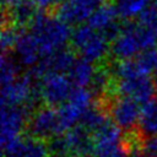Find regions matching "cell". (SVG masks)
I'll return each instance as SVG.
<instances>
[{
	"instance_id": "obj_1",
	"label": "cell",
	"mask_w": 157,
	"mask_h": 157,
	"mask_svg": "<svg viewBox=\"0 0 157 157\" xmlns=\"http://www.w3.org/2000/svg\"><path fill=\"white\" fill-rule=\"evenodd\" d=\"M31 33L36 38L42 58L64 49L71 39L72 31L59 16H52L45 12H37L31 22Z\"/></svg>"
},
{
	"instance_id": "obj_2",
	"label": "cell",
	"mask_w": 157,
	"mask_h": 157,
	"mask_svg": "<svg viewBox=\"0 0 157 157\" xmlns=\"http://www.w3.org/2000/svg\"><path fill=\"white\" fill-rule=\"evenodd\" d=\"M157 32L141 23L128 22L121 26L118 37L110 44V53L117 60L134 59L142 52L155 48Z\"/></svg>"
},
{
	"instance_id": "obj_3",
	"label": "cell",
	"mask_w": 157,
	"mask_h": 157,
	"mask_svg": "<svg viewBox=\"0 0 157 157\" xmlns=\"http://www.w3.org/2000/svg\"><path fill=\"white\" fill-rule=\"evenodd\" d=\"M70 42L80 58L92 64L104 61L110 53L109 40L88 25L77 26L72 31Z\"/></svg>"
},
{
	"instance_id": "obj_4",
	"label": "cell",
	"mask_w": 157,
	"mask_h": 157,
	"mask_svg": "<svg viewBox=\"0 0 157 157\" xmlns=\"http://www.w3.org/2000/svg\"><path fill=\"white\" fill-rule=\"evenodd\" d=\"M92 157H125L131 155L119 129L109 118L99 129L92 134Z\"/></svg>"
},
{
	"instance_id": "obj_5",
	"label": "cell",
	"mask_w": 157,
	"mask_h": 157,
	"mask_svg": "<svg viewBox=\"0 0 157 157\" xmlns=\"http://www.w3.org/2000/svg\"><path fill=\"white\" fill-rule=\"evenodd\" d=\"M31 114L32 113L22 105H1L0 142L2 153L22 139V131L27 128Z\"/></svg>"
},
{
	"instance_id": "obj_6",
	"label": "cell",
	"mask_w": 157,
	"mask_h": 157,
	"mask_svg": "<svg viewBox=\"0 0 157 157\" xmlns=\"http://www.w3.org/2000/svg\"><path fill=\"white\" fill-rule=\"evenodd\" d=\"M27 130L29 136L42 141H52L65 132L58 109L49 105H43L34 109V112L29 115Z\"/></svg>"
},
{
	"instance_id": "obj_7",
	"label": "cell",
	"mask_w": 157,
	"mask_h": 157,
	"mask_svg": "<svg viewBox=\"0 0 157 157\" xmlns=\"http://www.w3.org/2000/svg\"><path fill=\"white\" fill-rule=\"evenodd\" d=\"M103 105L108 109V115L113 120V123L123 131H126L129 134L139 128L141 105L136 101L129 97L118 96L112 98Z\"/></svg>"
},
{
	"instance_id": "obj_8",
	"label": "cell",
	"mask_w": 157,
	"mask_h": 157,
	"mask_svg": "<svg viewBox=\"0 0 157 157\" xmlns=\"http://www.w3.org/2000/svg\"><path fill=\"white\" fill-rule=\"evenodd\" d=\"M76 87L66 74H45L39 82L42 102L49 107H61L71 96Z\"/></svg>"
},
{
	"instance_id": "obj_9",
	"label": "cell",
	"mask_w": 157,
	"mask_h": 157,
	"mask_svg": "<svg viewBox=\"0 0 157 157\" xmlns=\"http://www.w3.org/2000/svg\"><path fill=\"white\" fill-rule=\"evenodd\" d=\"M93 93L88 88H78L76 87L71 93L70 98L58 108L60 121L64 131L80 125L82 117L88 110L90 107L93 105Z\"/></svg>"
},
{
	"instance_id": "obj_10",
	"label": "cell",
	"mask_w": 157,
	"mask_h": 157,
	"mask_svg": "<svg viewBox=\"0 0 157 157\" xmlns=\"http://www.w3.org/2000/svg\"><path fill=\"white\" fill-rule=\"evenodd\" d=\"M114 92L118 96L129 97L141 105L152 101L156 87L150 75H136L126 78H114Z\"/></svg>"
},
{
	"instance_id": "obj_11",
	"label": "cell",
	"mask_w": 157,
	"mask_h": 157,
	"mask_svg": "<svg viewBox=\"0 0 157 157\" xmlns=\"http://www.w3.org/2000/svg\"><path fill=\"white\" fill-rule=\"evenodd\" d=\"M102 5V0H64L58 7V16L67 25H82Z\"/></svg>"
},
{
	"instance_id": "obj_12",
	"label": "cell",
	"mask_w": 157,
	"mask_h": 157,
	"mask_svg": "<svg viewBox=\"0 0 157 157\" xmlns=\"http://www.w3.org/2000/svg\"><path fill=\"white\" fill-rule=\"evenodd\" d=\"M118 13L113 5L102 4L88 18V26L101 32L108 40H114L121 31V26L117 21Z\"/></svg>"
},
{
	"instance_id": "obj_13",
	"label": "cell",
	"mask_w": 157,
	"mask_h": 157,
	"mask_svg": "<svg viewBox=\"0 0 157 157\" xmlns=\"http://www.w3.org/2000/svg\"><path fill=\"white\" fill-rule=\"evenodd\" d=\"M13 50H15L13 56L22 66L32 69L36 65H38L40 61L39 59L42 58V54L38 43L31 32H25V31L20 32Z\"/></svg>"
},
{
	"instance_id": "obj_14",
	"label": "cell",
	"mask_w": 157,
	"mask_h": 157,
	"mask_svg": "<svg viewBox=\"0 0 157 157\" xmlns=\"http://www.w3.org/2000/svg\"><path fill=\"white\" fill-rule=\"evenodd\" d=\"M49 145L36 137H22L13 147L4 152V157H49Z\"/></svg>"
},
{
	"instance_id": "obj_15",
	"label": "cell",
	"mask_w": 157,
	"mask_h": 157,
	"mask_svg": "<svg viewBox=\"0 0 157 157\" xmlns=\"http://www.w3.org/2000/svg\"><path fill=\"white\" fill-rule=\"evenodd\" d=\"M94 72H96L94 64L82 58H76L66 75L71 80L75 87L86 88V86L90 87L92 78L94 76Z\"/></svg>"
},
{
	"instance_id": "obj_16",
	"label": "cell",
	"mask_w": 157,
	"mask_h": 157,
	"mask_svg": "<svg viewBox=\"0 0 157 157\" xmlns=\"http://www.w3.org/2000/svg\"><path fill=\"white\" fill-rule=\"evenodd\" d=\"M139 131L142 136H157V101L152 99L141 105Z\"/></svg>"
},
{
	"instance_id": "obj_17",
	"label": "cell",
	"mask_w": 157,
	"mask_h": 157,
	"mask_svg": "<svg viewBox=\"0 0 157 157\" xmlns=\"http://www.w3.org/2000/svg\"><path fill=\"white\" fill-rule=\"evenodd\" d=\"M151 4L152 0H113V6L118 17L123 20L139 17Z\"/></svg>"
},
{
	"instance_id": "obj_18",
	"label": "cell",
	"mask_w": 157,
	"mask_h": 157,
	"mask_svg": "<svg viewBox=\"0 0 157 157\" xmlns=\"http://www.w3.org/2000/svg\"><path fill=\"white\" fill-rule=\"evenodd\" d=\"M34 5L29 0H23L13 7L9 9V23H13L15 27L31 25L37 12L34 11Z\"/></svg>"
},
{
	"instance_id": "obj_19",
	"label": "cell",
	"mask_w": 157,
	"mask_h": 157,
	"mask_svg": "<svg viewBox=\"0 0 157 157\" xmlns=\"http://www.w3.org/2000/svg\"><path fill=\"white\" fill-rule=\"evenodd\" d=\"M20 64L16 60L15 56L4 53L1 56V65H0V70H1V86H6L11 82H13L20 75Z\"/></svg>"
},
{
	"instance_id": "obj_20",
	"label": "cell",
	"mask_w": 157,
	"mask_h": 157,
	"mask_svg": "<svg viewBox=\"0 0 157 157\" xmlns=\"http://www.w3.org/2000/svg\"><path fill=\"white\" fill-rule=\"evenodd\" d=\"M135 59L137 60L141 70L145 74L150 75L157 70V49L156 48H151L142 52Z\"/></svg>"
},
{
	"instance_id": "obj_21",
	"label": "cell",
	"mask_w": 157,
	"mask_h": 157,
	"mask_svg": "<svg viewBox=\"0 0 157 157\" xmlns=\"http://www.w3.org/2000/svg\"><path fill=\"white\" fill-rule=\"evenodd\" d=\"M21 31H17L16 27L9 25H2V31H1V49L2 53L9 52L10 49L15 48V44L17 42V38L20 36Z\"/></svg>"
},
{
	"instance_id": "obj_22",
	"label": "cell",
	"mask_w": 157,
	"mask_h": 157,
	"mask_svg": "<svg viewBox=\"0 0 157 157\" xmlns=\"http://www.w3.org/2000/svg\"><path fill=\"white\" fill-rule=\"evenodd\" d=\"M139 23L157 32V2L151 4L139 16Z\"/></svg>"
},
{
	"instance_id": "obj_23",
	"label": "cell",
	"mask_w": 157,
	"mask_h": 157,
	"mask_svg": "<svg viewBox=\"0 0 157 157\" xmlns=\"http://www.w3.org/2000/svg\"><path fill=\"white\" fill-rule=\"evenodd\" d=\"M140 151L148 157H157V136H142Z\"/></svg>"
},
{
	"instance_id": "obj_24",
	"label": "cell",
	"mask_w": 157,
	"mask_h": 157,
	"mask_svg": "<svg viewBox=\"0 0 157 157\" xmlns=\"http://www.w3.org/2000/svg\"><path fill=\"white\" fill-rule=\"evenodd\" d=\"M39 10H48L56 5H60L64 0H29Z\"/></svg>"
},
{
	"instance_id": "obj_25",
	"label": "cell",
	"mask_w": 157,
	"mask_h": 157,
	"mask_svg": "<svg viewBox=\"0 0 157 157\" xmlns=\"http://www.w3.org/2000/svg\"><path fill=\"white\" fill-rule=\"evenodd\" d=\"M21 1H23V0H2V5H4L5 7H7V9H11V7H13L15 5L20 4Z\"/></svg>"
},
{
	"instance_id": "obj_26",
	"label": "cell",
	"mask_w": 157,
	"mask_h": 157,
	"mask_svg": "<svg viewBox=\"0 0 157 157\" xmlns=\"http://www.w3.org/2000/svg\"><path fill=\"white\" fill-rule=\"evenodd\" d=\"M131 157H148V156L145 155V153H142L141 151H137V152H134V153L131 155Z\"/></svg>"
},
{
	"instance_id": "obj_27",
	"label": "cell",
	"mask_w": 157,
	"mask_h": 157,
	"mask_svg": "<svg viewBox=\"0 0 157 157\" xmlns=\"http://www.w3.org/2000/svg\"><path fill=\"white\" fill-rule=\"evenodd\" d=\"M152 81H153V85L156 87V91H157V70L152 74Z\"/></svg>"
},
{
	"instance_id": "obj_28",
	"label": "cell",
	"mask_w": 157,
	"mask_h": 157,
	"mask_svg": "<svg viewBox=\"0 0 157 157\" xmlns=\"http://www.w3.org/2000/svg\"><path fill=\"white\" fill-rule=\"evenodd\" d=\"M49 157H66V156H63V155H55V153H52Z\"/></svg>"
}]
</instances>
